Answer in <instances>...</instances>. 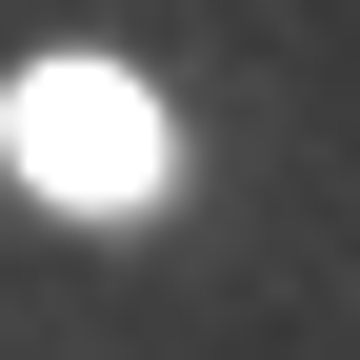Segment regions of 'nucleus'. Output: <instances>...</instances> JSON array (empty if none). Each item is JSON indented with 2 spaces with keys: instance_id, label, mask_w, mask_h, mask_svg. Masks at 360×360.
<instances>
[{
  "instance_id": "f257e3e1",
  "label": "nucleus",
  "mask_w": 360,
  "mask_h": 360,
  "mask_svg": "<svg viewBox=\"0 0 360 360\" xmlns=\"http://www.w3.org/2000/svg\"><path fill=\"white\" fill-rule=\"evenodd\" d=\"M0 160H20L60 220H141L160 180H180V120H160L120 60H40L20 101H0Z\"/></svg>"
}]
</instances>
